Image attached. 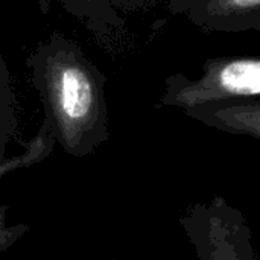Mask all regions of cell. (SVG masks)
Wrapping results in <instances>:
<instances>
[{"label": "cell", "mask_w": 260, "mask_h": 260, "mask_svg": "<svg viewBox=\"0 0 260 260\" xmlns=\"http://www.w3.org/2000/svg\"><path fill=\"white\" fill-rule=\"evenodd\" d=\"M56 142L50 129V123L47 117H43V122L37 131V134L24 145V151L18 155L5 157L0 160V180L18 169H26L44 161L55 148Z\"/></svg>", "instance_id": "cell-7"}, {"label": "cell", "mask_w": 260, "mask_h": 260, "mask_svg": "<svg viewBox=\"0 0 260 260\" xmlns=\"http://www.w3.org/2000/svg\"><path fill=\"white\" fill-rule=\"evenodd\" d=\"M184 113L212 128L260 140L259 99H232L184 110Z\"/></svg>", "instance_id": "cell-5"}, {"label": "cell", "mask_w": 260, "mask_h": 260, "mask_svg": "<svg viewBox=\"0 0 260 260\" xmlns=\"http://www.w3.org/2000/svg\"><path fill=\"white\" fill-rule=\"evenodd\" d=\"M52 2L62 5L67 12L84 18L96 32L104 29H119L123 26V20L117 14L111 0H40L44 12Z\"/></svg>", "instance_id": "cell-6"}, {"label": "cell", "mask_w": 260, "mask_h": 260, "mask_svg": "<svg viewBox=\"0 0 260 260\" xmlns=\"http://www.w3.org/2000/svg\"><path fill=\"white\" fill-rule=\"evenodd\" d=\"M8 212H9V206H0V254L5 253L8 248H11L17 241H20L30 230V227L24 222L9 225L6 221Z\"/></svg>", "instance_id": "cell-9"}, {"label": "cell", "mask_w": 260, "mask_h": 260, "mask_svg": "<svg viewBox=\"0 0 260 260\" xmlns=\"http://www.w3.org/2000/svg\"><path fill=\"white\" fill-rule=\"evenodd\" d=\"M184 14L204 30L245 32L260 29V0H192Z\"/></svg>", "instance_id": "cell-4"}, {"label": "cell", "mask_w": 260, "mask_h": 260, "mask_svg": "<svg viewBox=\"0 0 260 260\" xmlns=\"http://www.w3.org/2000/svg\"><path fill=\"white\" fill-rule=\"evenodd\" d=\"M17 128V98L12 88L6 59L0 52V160L6 157L8 145L14 139Z\"/></svg>", "instance_id": "cell-8"}, {"label": "cell", "mask_w": 260, "mask_h": 260, "mask_svg": "<svg viewBox=\"0 0 260 260\" xmlns=\"http://www.w3.org/2000/svg\"><path fill=\"white\" fill-rule=\"evenodd\" d=\"M203 72L200 79L181 73L169 76L157 107L189 110L232 99H259L260 59L256 56L209 59Z\"/></svg>", "instance_id": "cell-2"}, {"label": "cell", "mask_w": 260, "mask_h": 260, "mask_svg": "<svg viewBox=\"0 0 260 260\" xmlns=\"http://www.w3.org/2000/svg\"><path fill=\"white\" fill-rule=\"evenodd\" d=\"M26 62L55 142L72 157L93 154L110 137L105 75L62 34L40 43Z\"/></svg>", "instance_id": "cell-1"}, {"label": "cell", "mask_w": 260, "mask_h": 260, "mask_svg": "<svg viewBox=\"0 0 260 260\" xmlns=\"http://www.w3.org/2000/svg\"><path fill=\"white\" fill-rule=\"evenodd\" d=\"M178 222L198 260H257L247 218L224 197L189 206Z\"/></svg>", "instance_id": "cell-3"}, {"label": "cell", "mask_w": 260, "mask_h": 260, "mask_svg": "<svg viewBox=\"0 0 260 260\" xmlns=\"http://www.w3.org/2000/svg\"><path fill=\"white\" fill-rule=\"evenodd\" d=\"M192 0H168V3H169V8H171V11L172 12H184L186 11V8H187V5L190 3Z\"/></svg>", "instance_id": "cell-10"}, {"label": "cell", "mask_w": 260, "mask_h": 260, "mask_svg": "<svg viewBox=\"0 0 260 260\" xmlns=\"http://www.w3.org/2000/svg\"><path fill=\"white\" fill-rule=\"evenodd\" d=\"M114 260H117V259H114Z\"/></svg>", "instance_id": "cell-11"}]
</instances>
